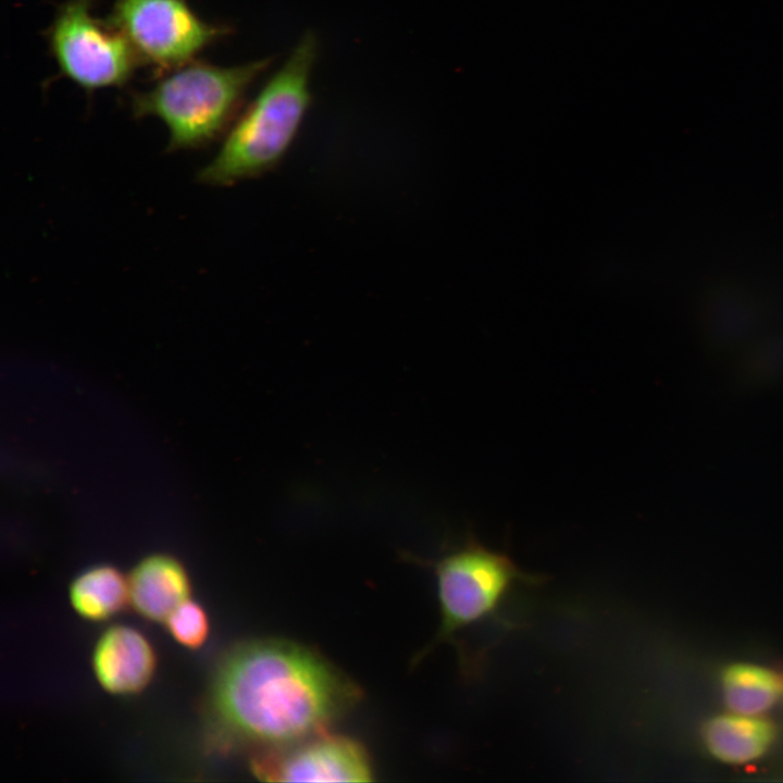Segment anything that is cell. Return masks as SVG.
I'll list each match as a JSON object with an SVG mask.
<instances>
[{
    "mask_svg": "<svg viewBox=\"0 0 783 783\" xmlns=\"http://www.w3.org/2000/svg\"><path fill=\"white\" fill-rule=\"evenodd\" d=\"M91 664L101 687L114 695L141 692L151 681L157 656L149 639L137 629L114 624L95 645Z\"/></svg>",
    "mask_w": 783,
    "mask_h": 783,
    "instance_id": "8",
    "label": "cell"
},
{
    "mask_svg": "<svg viewBox=\"0 0 783 783\" xmlns=\"http://www.w3.org/2000/svg\"><path fill=\"white\" fill-rule=\"evenodd\" d=\"M104 21L160 74L192 61L227 34L224 25L202 20L187 0H114Z\"/></svg>",
    "mask_w": 783,
    "mask_h": 783,
    "instance_id": "6",
    "label": "cell"
},
{
    "mask_svg": "<svg viewBox=\"0 0 783 783\" xmlns=\"http://www.w3.org/2000/svg\"><path fill=\"white\" fill-rule=\"evenodd\" d=\"M164 623L175 642L189 649L201 647L209 636L208 614L190 598L179 604Z\"/></svg>",
    "mask_w": 783,
    "mask_h": 783,
    "instance_id": "13",
    "label": "cell"
},
{
    "mask_svg": "<svg viewBox=\"0 0 783 783\" xmlns=\"http://www.w3.org/2000/svg\"><path fill=\"white\" fill-rule=\"evenodd\" d=\"M251 769L260 780L270 782H366L373 774L358 742L325 731L258 751Z\"/></svg>",
    "mask_w": 783,
    "mask_h": 783,
    "instance_id": "7",
    "label": "cell"
},
{
    "mask_svg": "<svg viewBox=\"0 0 783 783\" xmlns=\"http://www.w3.org/2000/svg\"><path fill=\"white\" fill-rule=\"evenodd\" d=\"M70 602L85 620L99 622L119 613L128 601L127 579L112 566L91 567L69 589Z\"/></svg>",
    "mask_w": 783,
    "mask_h": 783,
    "instance_id": "12",
    "label": "cell"
},
{
    "mask_svg": "<svg viewBox=\"0 0 783 783\" xmlns=\"http://www.w3.org/2000/svg\"><path fill=\"white\" fill-rule=\"evenodd\" d=\"M357 697L356 686L319 655L262 639L225 655L209 700L225 743L269 749L325 731Z\"/></svg>",
    "mask_w": 783,
    "mask_h": 783,
    "instance_id": "1",
    "label": "cell"
},
{
    "mask_svg": "<svg viewBox=\"0 0 783 783\" xmlns=\"http://www.w3.org/2000/svg\"><path fill=\"white\" fill-rule=\"evenodd\" d=\"M271 59L236 66L190 61L167 71L130 97L137 117L156 116L169 128V149H192L217 138L233 120L250 85Z\"/></svg>",
    "mask_w": 783,
    "mask_h": 783,
    "instance_id": "3",
    "label": "cell"
},
{
    "mask_svg": "<svg viewBox=\"0 0 783 783\" xmlns=\"http://www.w3.org/2000/svg\"><path fill=\"white\" fill-rule=\"evenodd\" d=\"M319 41L307 32L284 65L235 122L201 183L231 186L269 172L293 144L310 105L309 80Z\"/></svg>",
    "mask_w": 783,
    "mask_h": 783,
    "instance_id": "2",
    "label": "cell"
},
{
    "mask_svg": "<svg viewBox=\"0 0 783 783\" xmlns=\"http://www.w3.org/2000/svg\"><path fill=\"white\" fill-rule=\"evenodd\" d=\"M95 0H64L46 30L60 73L88 92L125 85L141 63L129 41L91 13Z\"/></svg>",
    "mask_w": 783,
    "mask_h": 783,
    "instance_id": "5",
    "label": "cell"
},
{
    "mask_svg": "<svg viewBox=\"0 0 783 783\" xmlns=\"http://www.w3.org/2000/svg\"><path fill=\"white\" fill-rule=\"evenodd\" d=\"M720 688L726 710L766 716L783 696V680L771 668L739 661L722 670Z\"/></svg>",
    "mask_w": 783,
    "mask_h": 783,
    "instance_id": "11",
    "label": "cell"
},
{
    "mask_svg": "<svg viewBox=\"0 0 783 783\" xmlns=\"http://www.w3.org/2000/svg\"><path fill=\"white\" fill-rule=\"evenodd\" d=\"M440 624L431 648L440 642L457 645L460 634L487 626L510 627L505 611L513 593L542 582L524 572L504 551L489 549L474 537L433 562Z\"/></svg>",
    "mask_w": 783,
    "mask_h": 783,
    "instance_id": "4",
    "label": "cell"
},
{
    "mask_svg": "<svg viewBox=\"0 0 783 783\" xmlns=\"http://www.w3.org/2000/svg\"><path fill=\"white\" fill-rule=\"evenodd\" d=\"M776 728L766 716L726 711L708 719L701 739L711 757L726 765H746L762 758L776 739Z\"/></svg>",
    "mask_w": 783,
    "mask_h": 783,
    "instance_id": "10",
    "label": "cell"
},
{
    "mask_svg": "<svg viewBox=\"0 0 783 783\" xmlns=\"http://www.w3.org/2000/svg\"><path fill=\"white\" fill-rule=\"evenodd\" d=\"M128 601L142 618L164 622L183 601L191 585L184 566L167 555H152L134 567L127 577Z\"/></svg>",
    "mask_w": 783,
    "mask_h": 783,
    "instance_id": "9",
    "label": "cell"
}]
</instances>
